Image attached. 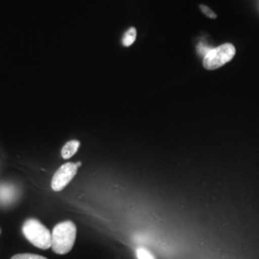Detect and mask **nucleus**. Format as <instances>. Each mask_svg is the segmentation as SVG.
Here are the masks:
<instances>
[{
    "instance_id": "11",
    "label": "nucleus",
    "mask_w": 259,
    "mask_h": 259,
    "mask_svg": "<svg viewBox=\"0 0 259 259\" xmlns=\"http://www.w3.org/2000/svg\"><path fill=\"white\" fill-rule=\"evenodd\" d=\"M76 165H77V167H80L82 165V163H81V162H77V163H76Z\"/></svg>"
},
{
    "instance_id": "6",
    "label": "nucleus",
    "mask_w": 259,
    "mask_h": 259,
    "mask_svg": "<svg viewBox=\"0 0 259 259\" xmlns=\"http://www.w3.org/2000/svg\"><path fill=\"white\" fill-rule=\"evenodd\" d=\"M80 147V141L78 140H70L68 141L62 149V157L68 159L75 155Z\"/></svg>"
},
{
    "instance_id": "9",
    "label": "nucleus",
    "mask_w": 259,
    "mask_h": 259,
    "mask_svg": "<svg viewBox=\"0 0 259 259\" xmlns=\"http://www.w3.org/2000/svg\"><path fill=\"white\" fill-rule=\"evenodd\" d=\"M199 7H200V10L203 12V14H204L205 17H207L209 19H217L216 13H214L212 10L210 9L208 6H205L204 4H201Z\"/></svg>"
},
{
    "instance_id": "1",
    "label": "nucleus",
    "mask_w": 259,
    "mask_h": 259,
    "mask_svg": "<svg viewBox=\"0 0 259 259\" xmlns=\"http://www.w3.org/2000/svg\"><path fill=\"white\" fill-rule=\"evenodd\" d=\"M76 226L70 221L60 223L51 232V248L58 254H65L72 250L76 240Z\"/></svg>"
},
{
    "instance_id": "5",
    "label": "nucleus",
    "mask_w": 259,
    "mask_h": 259,
    "mask_svg": "<svg viewBox=\"0 0 259 259\" xmlns=\"http://www.w3.org/2000/svg\"><path fill=\"white\" fill-rule=\"evenodd\" d=\"M19 190L14 185L0 184V204L8 205L16 202Z\"/></svg>"
},
{
    "instance_id": "7",
    "label": "nucleus",
    "mask_w": 259,
    "mask_h": 259,
    "mask_svg": "<svg viewBox=\"0 0 259 259\" xmlns=\"http://www.w3.org/2000/svg\"><path fill=\"white\" fill-rule=\"evenodd\" d=\"M136 38H137V29L135 27L130 28L123 37V45L125 47H130L136 41Z\"/></svg>"
},
{
    "instance_id": "4",
    "label": "nucleus",
    "mask_w": 259,
    "mask_h": 259,
    "mask_svg": "<svg viewBox=\"0 0 259 259\" xmlns=\"http://www.w3.org/2000/svg\"><path fill=\"white\" fill-rule=\"evenodd\" d=\"M77 170L78 167L73 162H67L63 166L60 167L52 179V189L57 192L63 190L72 181L77 173Z\"/></svg>"
},
{
    "instance_id": "2",
    "label": "nucleus",
    "mask_w": 259,
    "mask_h": 259,
    "mask_svg": "<svg viewBox=\"0 0 259 259\" xmlns=\"http://www.w3.org/2000/svg\"><path fill=\"white\" fill-rule=\"evenodd\" d=\"M22 232L24 236L27 238V240L37 248L42 250H47L51 248V232L37 220H27L22 227Z\"/></svg>"
},
{
    "instance_id": "8",
    "label": "nucleus",
    "mask_w": 259,
    "mask_h": 259,
    "mask_svg": "<svg viewBox=\"0 0 259 259\" xmlns=\"http://www.w3.org/2000/svg\"><path fill=\"white\" fill-rule=\"evenodd\" d=\"M136 252L138 259H156L155 256L145 248H138Z\"/></svg>"
},
{
    "instance_id": "10",
    "label": "nucleus",
    "mask_w": 259,
    "mask_h": 259,
    "mask_svg": "<svg viewBox=\"0 0 259 259\" xmlns=\"http://www.w3.org/2000/svg\"><path fill=\"white\" fill-rule=\"evenodd\" d=\"M12 259H47L44 256L37 254H31V253H23V254H17L13 256Z\"/></svg>"
},
{
    "instance_id": "3",
    "label": "nucleus",
    "mask_w": 259,
    "mask_h": 259,
    "mask_svg": "<svg viewBox=\"0 0 259 259\" xmlns=\"http://www.w3.org/2000/svg\"><path fill=\"white\" fill-rule=\"evenodd\" d=\"M236 53L235 47L232 44H224L209 50L203 60V65L207 70H215L230 63Z\"/></svg>"
}]
</instances>
